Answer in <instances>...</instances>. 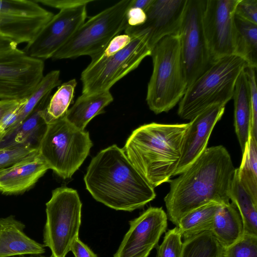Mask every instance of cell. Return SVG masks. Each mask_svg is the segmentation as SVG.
Here are the masks:
<instances>
[{
  "instance_id": "6da1fadb",
  "label": "cell",
  "mask_w": 257,
  "mask_h": 257,
  "mask_svg": "<svg viewBox=\"0 0 257 257\" xmlns=\"http://www.w3.org/2000/svg\"><path fill=\"white\" fill-rule=\"evenodd\" d=\"M236 168L222 145L207 148L176 179L164 198L167 215L177 226L190 211L210 202L230 203L229 191Z\"/></svg>"
},
{
  "instance_id": "7a4b0ae2",
  "label": "cell",
  "mask_w": 257,
  "mask_h": 257,
  "mask_svg": "<svg viewBox=\"0 0 257 257\" xmlns=\"http://www.w3.org/2000/svg\"><path fill=\"white\" fill-rule=\"evenodd\" d=\"M84 181L95 200L116 210L132 211L156 196L154 188L116 145L101 150L92 158Z\"/></svg>"
},
{
  "instance_id": "3957f363",
  "label": "cell",
  "mask_w": 257,
  "mask_h": 257,
  "mask_svg": "<svg viewBox=\"0 0 257 257\" xmlns=\"http://www.w3.org/2000/svg\"><path fill=\"white\" fill-rule=\"evenodd\" d=\"M189 123L152 122L135 130L123 150L131 163L154 188L170 181L181 155Z\"/></svg>"
},
{
  "instance_id": "277c9868",
  "label": "cell",
  "mask_w": 257,
  "mask_h": 257,
  "mask_svg": "<svg viewBox=\"0 0 257 257\" xmlns=\"http://www.w3.org/2000/svg\"><path fill=\"white\" fill-rule=\"evenodd\" d=\"M151 56L153 68L146 101L149 108L158 114L175 106L187 88L179 32L158 42L152 49Z\"/></svg>"
},
{
  "instance_id": "5b68a950",
  "label": "cell",
  "mask_w": 257,
  "mask_h": 257,
  "mask_svg": "<svg viewBox=\"0 0 257 257\" xmlns=\"http://www.w3.org/2000/svg\"><path fill=\"white\" fill-rule=\"evenodd\" d=\"M247 67V62L236 54L214 61L187 88L179 102L178 115L191 120L211 106H225L233 97L239 75Z\"/></svg>"
},
{
  "instance_id": "8992f818",
  "label": "cell",
  "mask_w": 257,
  "mask_h": 257,
  "mask_svg": "<svg viewBox=\"0 0 257 257\" xmlns=\"http://www.w3.org/2000/svg\"><path fill=\"white\" fill-rule=\"evenodd\" d=\"M92 145L89 133L78 129L64 116L48 122L38 151L49 169L66 179L79 168Z\"/></svg>"
},
{
  "instance_id": "52a82bcc",
  "label": "cell",
  "mask_w": 257,
  "mask_h": 257,
  "mask_svg": "<svg viewBox=\"0 0 257 257\" xmlns=\"http://www.w3.org/2000/svg\"><path fill=\"white\" fill-rule=\"evenodd\" d=\"M131 2L120 1L85 21L52 59L97 57L112 38L128 27L126 14Z\"/></svg>"
},
{
  "instance_id": "ba28073f",
  "label": "cell",
  "mask_w": 257,
  "mask_h": 257,
  "mask_svg": "<svg viewBox=\"0 0 257 257\" xmlns=\"http://www.w3.org/2000/svg\"><path fill=\"white\" fill-rule=\"evenodd\" d=\"M82 203L76 190L57 188L46 204V221L43 245L51 251V257H65L78 238Z\"/></svg>"
},
{
  "instance_id": "9c48e42d",
  "label": "cell",
  "mask_w": 257,
  "mask_h": 257,
  "mask_svg": "<svg viewBox=\"0 0 257 257\" xmlns=\"http://www.w3.org/2000/svg\"><path fill=\"white\" fill-rule=\"evenodd\" d=\"M149 33L141 32L132 37L124 48L114 55L91 61L82 72V94H92L109 91L118 81L136 69L151 56Z\"/></svg>"
},
{
  "instance_id": "30bf717a",
  "label": "cell",
  "mask_w": 257,
  "mask_h": 257,
  "mask_svg": "<svg viewBox=\"0 0 257 257\" xmlns=\"http://www.w3.org/2000/svg\"><path fill=\"white\" fill-rule=\"evenodd\" d=\"M205 0H188L179 30L182 62L187 87L213 63L203 32Z\"/></svg>"
},
{
  "instance_id": "8fae6325",
  "label": "cell",
  "mask_w": 257,
  "mask_h": 257,
  "mask_svg": "<svg viewBox=\"0 0 257 257\" xmlns=\"http://www.w3.org/2000/svg\"><path fill=\"white\" fill-rule=\"evenodd\" d=\"M239 0H205L202 23L213 62L235 54V11Z\"/></svg>"
},
{
  "instance_id": "7c38bea8",
  "label": "cell",
  "mask_w": 257,
  "mask_h": 257,
  "mask_svg": "<svg viewBox=\"0 0 257 257\" xmlns=\"http://www.w3.org/2000/svg\"><path fill=\"white\" fill-rule=\"evenodd\" d=\"M53 16L35 0H0V35L27 44Z\"/></svg>"
},
{
  "instance_id": "4fadbf2b",
  "label": "cell",
  "mask_w": 257,
  "mask_h": 257,
  "mask_svg": "<svg viewBox=\"0 0 257 257\" xmlns=\"http://www.w3.org/2000/svg\"><path fill=\"white\" fill-rule=\"evenodd\" d=\"M86 5L60 10L23 51L40 60L52 58L72 37L87 17Z\"/></svg>"
},
{
  "instance_id": "5bb4252c",
  "label": "cell",
  "mask_w": 257,
  "mask_h": 257,
  "mask_svg": "<svg viewBox=\"0 0 257 257\" xmlns=\"http://www.w3.org/2000/svg\"><path fill=\"white\" fill-rule=\"evenodd\" d=\"M43 60L22 50L0 58V99H22L35 90L44 77Z\"/></svg>"
},
{
  "instance_id": "9a60e30c",
  "label": "cell",
  "mask_w": 257,
  "mask_h": 257,
  "mask_svg": "<svg viewBox=\"0 0 257 257\" xmlns=\"http://www.w3.org/2000/svg\"><path fill=\"white\" fill-rule=\"evenodd\" d=\"M168 217L162 207H151L130 221L114 257H148L167 227Z\"/></svg>"
},
{
  "instance_id": "2e32d148",
  "label": "cell",
  "mask_w": 257,
  "mask_h": 257,
  "mask_svg": "<svg viewBox=\"0 0 257 257\" xmlns=\"http://www.w3.org/2000/svg\"><path fill=\"white\" fill-rule=\"evenodd\" d=\"M188 0H154L145 12V23L138 27H127L125 34L131 37L141 32L149 33L152 49L161 39L179 32Z\"/></svg>"
},
{
  "instance_id": "e0dca14e",
  "label": "cell",
  "mask_w": 257,
  "mask_h": 257,
  "mask_svg": "<svg viewBox=\"0 0 257 257\" xmlns=\"http://www.w3.org/2000/svg\"><path fill=\"white\" fill-rule=\"evenodd\" d=\"M225 107L219 104L211 106L190 120L183 138L181 157L173 176L180 174L207 148L211 132L222 116Z\"/></svg>"
},
{
  "instance_id": "ac0fdd59",
  "label": "cell",
  "mask_w": 257,
  "mask_h": 257,
  "mask_svg": "<svg viewBox=\"0 0 257 257\" xmlns=\"http://www.w3.org/2000/svg\"><path fill=\"white\" fill-rule=\"evenodd\" d=\"M50 169L38 152L0 171V192L21 194L33 187Z\"/></svg>"
},
{
  "instance_id": "d6986e66",
  "label": "cell",
  "mask_w": 257,
  "mask_h": 257,
  "mask_svg": "<svg viewBox=\"0 0 257 257\" xmlns=\"http://www.w3.org/2000/svg\"><path fill=\"white\" fill-rule=\"evenodd\" d=\"M25 227L13 215L0 217V257L45 253L44 245L29 237L24 231Z\"/></svg>"
},
{
  "instance_id": "ffe728a7",
  "label": "cell",
  "mask_w": 257,
  "mask_h": 257,
  "mask_svg": "<svg viewBox=\"0 0 257 257\" xmlns=\"http://www.w3.org/2000/svg\"><path fill=\"white\" fill-rule=\"evenodd\" d=\"M232 98L234 126L243 153L250 135L251 116L249 85L245 69L237 80Z\"/></svg>"
},
{
  "instance_id": "44dd1931",
  "label": "cell",
  "mask_w": 257,
  "mask_h": 257,
  "mask_svg": "<svg viewBox=\"0 0 257 257\" xmlns=\"http://www.w3.org/2000/svg\"><path fill=\"white\" fill-rule=\"evenodd\" d=\"M113 100L110 91L92 94H82L68 109L65 118L80 130H84L95 116L104 112V108Z\"/></svg>"
},
{
  "instance_id": "7402d4cb",
  "label": "cell",
  "mask_w": 257,
  "mask_h": 257,
  "mask_svg": "<svg viewBox=\"0 0 257 257\" xmlns=\"http://www.w3.org/2000/svg\"><path fill=\"white\" fill-rule=\"evenodd\" d=\"M51 92L47 94L21 125L11 134L4 138L0 147L28 143L32 144L31 141L34 138L39 145L47 127L48 122L45 113L51 96Z\"/></svg>"
},
{
  "instance_id": "603a6c76",
  "label": "cell",
  "mask_w": 257,
  "mask_h": 257,
  "mask_svg": "<svg viewBox=\"0 0 257 257\" xmlns=\"http://www.w3.org/2000/svg\"><path fill=\"white\" fill-rule=\"evenodd\" d=\"M210 231L224 248L242 236L244 230L242 219L233 203L222 205L218 209Z\"/></svg>"
},
{
  "instance_id": "cb8c5ba5",
  "label": "cell",
  "mask_w": 257,
  "mask_h": 257,
  "mask_svg": "<svg viewBox=\"0 0 257 257\" xmlns=\"http://www.w3.org/2000/svg\"><path fill=\"white\" fill-rule=\"evenodd\" d=\"M224 204L210 202L185 214L179 220L177 228L184 239L205 231H210L215 215Z\"/></svg>"
},
{
  "instance_id": "d4e9b609",
  "label": "cell",
  "mask_w": 257,
  "mask_h": 257,
  "mask_svg": "<svg viewBox=\"0 0 257 257\" xmlns=\"http://www.w3.org/2000/svg\"><path fill=\"white\" fill-rule=\"evenodd\" d=\"M229 199L240 215L244 232L257 234V202L240 184L237 176V168L231 183Z\"/></svg>"
},
{
  "instance_id": "484cf974",
  "label": "cell",
  "mask_w": 257,
  "mask_h": 257,
  "mask_svg": "<svg viewBox=\"0 0 257 257\" xmlns=\"http://www.w3.org/2000/svg\"><path fill=\"white\" fill-rule=\"evenodd\" d=\"M236 28L235 54L243 58L249 67H257V25L235 16Z\"/></svg>"
},
{
  "instance_id": "4316f807",
  "label": "cell",
  "mask_w": 257,
  "mask_h": 257,
  "mask_svg": "<svg viewBox=\"0 0 257 257\" xmlns=\"http://www.w3.org/2000/svg\"><path fill=\"white\" fill-rule=\"evenodd\" d=\"M60 75V71L55 70L44 76L35 90L21 105L17 121L6 137L11 134L21 125L47 94L51 92L55 87L59 85L61 83Z\"/></svg>"
},
{
  "instance_id": "83f0119b",
  "label": "cell",
  "mask_w": 257,
  "mask_h": 257,
  "mask_svg": "<svg viewBox=\"0 0 257 257\" xmlns=\"http://www.w3.org/2000/svg\"><path fill=\"white\" fill-rule=\"evenodd\" d=\"M237 176L242 187L257 202V140L250 135L237 168Z\"/></svg>"
},
{
  "instance_id": "f1b7e54d",
  "label": "cell",
  "mask_w": 257,
  "mask_h": 257,
  "mask_svg": "<svg viewBox=\"0 0 257 257\" xmlns=\"http://www.w3.org/2000/svg\"><path fill=\"white\" fill-rule=\"evenodd\" d=\"M224 248L210 231L184 239L181 257H222Z\"/></svg>"
},
{
  "instance_id": "f546056e",
  "label": "cell",
  "mask_w": 257,
  "mask_h": 257,
  "mask_svg": "<svg viewBox=\"0 0 257 257\" xmlns=\"http://www.w3.org/2000/svg\"><path fill=\"white\" fill-rule=\"evenodd\" d=\"M76 85L75 79L70 80L60 86L51 95L45 113L47 122L65 116L73 101Z\"/></svg>"
},
{
  "instance_id": "4dcf8cb0",
  "label": "cell",
  "mask_w": 257,
  "mask_h": 257,
  "mask_svg": "<svg viewBox=\"0 0 257 257\" xmlns=\"http://www.w3.org/2000/svg\"><path fill=\"white\" fill-rule=\"evenodd\" d=\"M37 152L38 147L30 143L0 147V171Z\"/></svg>"
},
{
  "instance_id": "1f68e13d",
  "label": "cell",
  "mask_w": 257,
  "mask_h": 257,
  "mask_svg": "<svg viewBox=\"0 0 257 257\" xmlns=\"http://www.w3.org/2000/svg\"><path fill=\"white\" fill-rule=\"evenodd\" d=\"M222 257H257V234L244 232L238 241L223 249Z\"/></svg>"
},
{
  "instance_id": "d6a6232c",
  "label": "cell",
  "mask_w": 257,
  "mask_h": 257,
  "mask_svg": "<svg viewBox=\"0 0 257 257\" xmlns=\"http://www.w3.org/2000/svg\"><path fill=\"white\" fill-rule=\"evenodd\" d=\"M177 227L169 230L158 246L156 257H181L183 241Z\"/></svg>"
},
{
  "instance_id": "836d02e7",
  "label": "cell",
  "mask_w": 257,
  "mask_h": 257,
  "mask_svg": "<svg viewBox=\"0 0 257 257\" xmlns=\"http://www.w3.org/2000/svg\"><path fill=\"white\" fill-rule=\"evenodd\" d=\"M256 68L247 67L245 69L249 85L251 106V123L249 135L257 140V88L255 72Z\"/></svg>"
},
{
  "instance_id": "e575fe53",
  "label": "cell",
  "mask_w": 257,
  "mask_h": 257,
  "mask_svg": "<svg viewBox=\"0 0 257 257\" xmlns=\"http://www.w3.org/2000/svg\"><path fill=\"white\" fill-rule=\"evenodd\" d=\"M235 16L257 25V0H239L235 8Z\"/></svg>"
},
{
  "instance_id": "d590c367",
  "label": "cell",
  "mask_w": 257,
  "mask_h": 257,
  "mask_svg": "<svg viewBox=\"0 0 257 257\" xmlns=\"http://www.w3.org/2000/svg\"><path fill=\"white\" fill-rule=\"evenodd\" d=\"M131 41L132 37L127 34H124L116 36L111 39L105 49L91 61L109 57L114 55L127 46Z\"/></svg>"
},
{
  "instance_id": "8d00e7d4",
  "label": "cell",
  "mask_w": 257,
  "mask_h": 257,
  "mask_svg": "<svg viewBox=\"0 0 257 257\" xmlns=\"http://www.w3.org/2000/svg\"><path fill=\"white\" fill-rule=\"evenodd\" d=\"M37 3L60 10L87 5L93 0H35Z\"/></svg>"
},
{
  "instance_id": "74e56055",
  "label": "cell",
  "mask_w": 257,
  "mask_h": 257,
  "mask_svg": "<svg viewBox=\"0 0 257 257\" xmlns=\"http://www.w3.org/2000/svg\"><path fill=\"white\" fill-rule=\"evenodd\" d=\"M126 19L128 27H138L145 23L147 16L143 10L130 6L126 14Z\"/></svg>"
},
{
  "instance_id": "f35d334b",
  "label": "cell",
  "mask_w": 257,
  "mask_h": 257,
  "mask_svg": "<svg viewBox=\"0 0 257 257\" xmlns=\"http://www.w3.org/2000/svg\"><path fill=\"white\" fill-rule=\"evenodd\" d=\"M70 250L75 257H97L91 249L78 238L72 243Z\"/></svg>"
},
{
  "instance_id": "ab89813d",
  "label": "cell",
  "mask_w": 257,
  "mask_h": 257,
  "mask_svg": "<svg viewBox=\"0 0 257 257\" xmlns=\"http://www.w3.org/2000/svg\"><path fill=\"white\" fill-rule=\"evenodd\" d=\"M18 45L11 39L0 35V58L17 52L19 49Z\"/></svg>"
},
{
  "instance_id": "60d3db41",
  "label": "cell",
  "mask_w": 257,
  "mask_h": 257,
  "mask_svg": "<svg viewBox=\"0 0 257 257\" xmlns=\"http://www.w3.org/2000/svg\"><path fill=\"white\" fill-rule=\"evenodd\" d=\"M25 98L20 100H0V122L7 114L20 104Z\"/></svg>"
},
{
  "instance_id": "b9f144b4",
  "label": "cell",
  "mask_w": 257,
  "mask_h": 257,
  "mask_svg": "<svg viewBox=\"0 0 257 257\" xmlns=\"http://www.w3.org/2000/svg\"><path fill=\"white\" fill-rule=\"evenodd\" d=\"M154 1V0H132L131 7L141 9L145 12Z\"/></svg>"
},
{
  "instance_id": "7bdbcfd3",
  "label": "cell",
  "mask_w": 257,
  "mask_h": 257,
  "mask_svg": "<svg viewBox=\"0 0 257 257\" xmlns=\"http://www.w3.org/2000/svg\"><path fill=\"white\" fill-rule=\"evenodd\" d=\"M7 135V133L0 127V146L3 143L4 138Z\"/></svg>"
},
{
  "instance_id": "ee69618b",
  "label": "cell",
  "mask_w": 257,
  "mask_h": 257,
  "mask_svg": "<svg viewBox=\"0 0 257 257\" xmlns=\"http://www.w3.org/2000/svg\"><path fill=\"white\" fill-rule=\"evenodd\" d=\"M19 257H26V256H19ZM29 257H34V256H29ZM38 257H45V256H38Z\"/></svg>"
}]
</instances>
